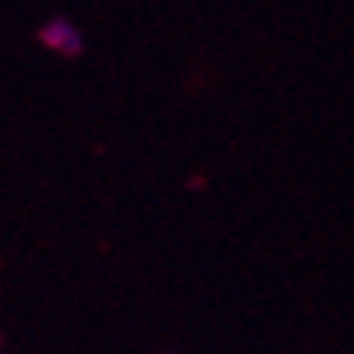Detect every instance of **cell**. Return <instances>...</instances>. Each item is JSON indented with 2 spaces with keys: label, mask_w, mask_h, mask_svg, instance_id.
Here are the masks:
<instances>
[{
  "label": "cell",
  "mask_w": 354,
  "mask_h": 354,
  "mask_svg": "<svg viewBox=\"0 0 354 354\" xmlns=\"http://www.w3.org/2000/svg\"><path fill=\"white\" fill-rule=\"evenodd\" d=\"M43 43L53 46V49H62V53H78L82 49V36H78L75 26H68L65 20H53L43 26Z\"/></svg>",
  "instance_id": "1"
}]
</instances>
